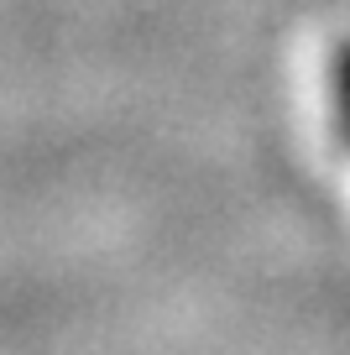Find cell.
Returning a JSON list of instances; mask_svg holds the SVG:
<instances>
[{
    "label": "cell",
    "instance_id": "1",
    "mask_svg": "<svg viewBox=\"0 0 350 355\" xmlns=\"http://www.w3.org/2000/svg\"><path fill=\"white\" fill-rule=\"evenodd\" d=\"M329 105H335V125H340V141L350 146V42L335 53L329 63Z\"/></svg>",
    "mask_w": 350,
    "mask_h": 355
}]
</instances>
